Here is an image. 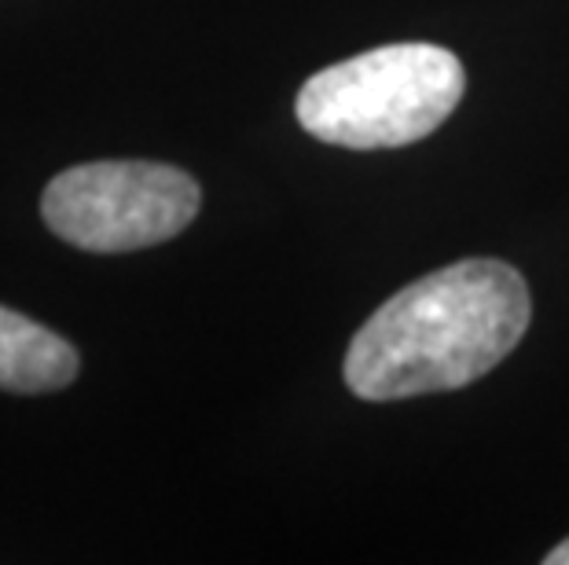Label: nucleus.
<instances>
[{"mask_svg":"<svg viewBox=\"0 0 569 565\" xmlns=\"http://www.w3.org/2000/svg\"><path fill=\"white\" fill-rule=\"evenodd\" d=\"M199 184L162 162H84L48 180L41 218L63 243L89 254H132L196 221Z\"/></svg>","mask_w":569,"mask_h":565,"instance_id":"3","label":"nucleus"},{"mask_svg":"<svg viewBox=\"0 0 569 565\" xmlns=\"http://www.w3.org/2000/svg\"><path fill=\"white\" fill-rule=\"evenodd\" d=\"M529 316V286L511 264H448L397 291L353 334L346 386L371 404L463 390L522 342Z\"/></svg>","mask_w":569,"mask_h":565,"instance_id":"1","label":"nucleus"},{"mask_svg":"<svg viewBox=\"0 0 569 565\" xmlns=\"http://www.w3.org/2000/svg\"><path fill=\"white\" fill-rule=\"evenodd\" d=\"M543 562H548V565H569V539H562V544L555 547Z\"/></svg>","mask_w":569,"mask_h":565,"instance_id":"5","label":"nucleus"},{"mask_svg":"<svg viewBox=\"0 0 569 565\" xmlns=\"http://www.w3.org/2000/svg\"><path fill=\"white\" fill-rule=\"evenodd\" d=\"M78 379V349L44 323L0 305V390L56 393Z\"/></svg>","mask_w":569,"mask_h":565,"instance_id":"4","label":"nucleus"},{"mask_svg":"<svg viewBox=\"0 0 569 565\" xmlns=\"http://www.w3.org/2000/svg\"><path fill=\"white\" fill-rule=\"evenodd\" d=\"M463 63L438 44L405 41L312 74L298 92V125L335 148H405L433 129L463 100Z\"/></svg>","mask_w":569,"mask_h":565,"instance_id":"2","label":"nucleus"}]
</instances>
